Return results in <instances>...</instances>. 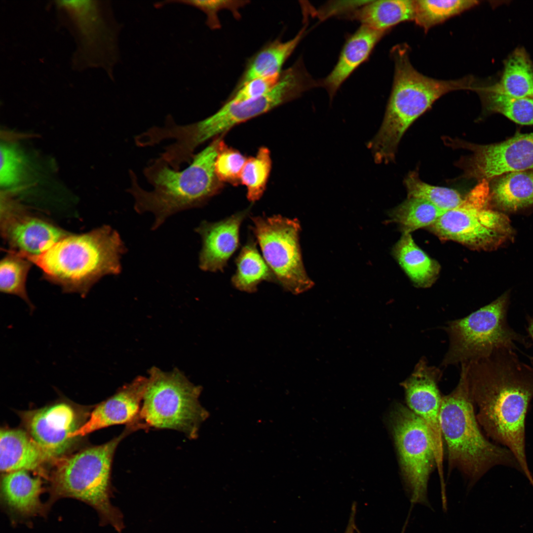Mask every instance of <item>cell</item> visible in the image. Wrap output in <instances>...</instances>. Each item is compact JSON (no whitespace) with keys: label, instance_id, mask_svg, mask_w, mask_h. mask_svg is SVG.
Returning a JSON list of instances; mask_svg holds the SVG:
<instances>
[{"label":"cell","instance_id":"cell-1","mask_svg":"<svg viewBox=\"0 0 533 533\" xmlns=\"http://www.w3.org/2000/svg\"><path fill=\"white\" fill-rule=\"evenodd\" d=\"M468 364L477 420L493 442L509 450L533 486L526 453V419L533 400V366L514 350L502 348Z\"/></svg>","mask_w":533,"mask_h":533},{"label":"cell","instance_id":"cell-2","mask_svg":"<svg viewBox=\"0 0 533 533\" xmlns=\"http://www.w3.org/2000/svg\"><path fill=\"white\" fill-rule=\"evenodd\" d=\"M221 137L195 154L190 165L175 170L160 156L152 159L143 170L151 190L143 189L135 172L129 170L130 187L126 190L134 198L138 213L150 212L154 219L152 229L159 228L170 216L201 207L218 193L223 184L215 172V162Z\"/></svg>","mask_w":533,"mask_h":533},{"label":"cell","instance_id":"cell-3","mask_svg":"<svg viewBox=\"0 0 533 533\" xmlns=\"http://www.w3.org/2000/svg\"><path fill=\"white\" fill-rule=\"evenodd\" d=\"M391 55L394 63L391 94L381 126L368 145L375 161L385 164L394 160L405 132L437 100L451 91L472 90L475 85L470 76L445 80L422 75L412 66L405 44L393 47Z\"/></svg>","mask_w":533,"mask_h":533},{"label":"cell","instance_id":"cell-4","mask_svg":"<svg viewBox=\"0 0 533 533\" xmlns=\"http://www.w3.org/2000/svg\"><path fill=\"white\" fill-rule=\"evenodd\" d=\"M461 367L457 386L442 396L441 403V428L447 446L449 470L457 469L471 485L498 466L521 472L512 453L483 433L470 394L468 364H461Z\"/></svg>","mask_w":533,"mask_h":533},{"label":"cell","instance_id":"cell-5","mask_svg":"<svg viewBox=\"0 0 533 533\" xmlns=\"http://www.w3.org/2000/svg\"><path fill=\"white\" fill-rule=\"evenodd\" d=\"M126 247L119 233L104 225L90 232L66 236L41 255L28 257L64 292L85 296L107 275H118Z\"/></svg>","mask_w":533,"mask_h":533},{"label":"cell","instance_id":"cell-6","mask_svg":"<svg viewBox=\"0 0 533 533\" xmlns=\"http://www.w3.org/2000/svg\"><path fill=\"white\" fill-rule=\"evenodd\" d=\"M140 429L137 423L127 424L118 436L109 441L87 447L55 461L47 478V510L61 498L78 499L96 511L103 525H110L120 532L124 528L122 515L111 501L113 459L119 443Z\"/></svg>","mask_w":533,"mask_h":533},{"label":"cell","instance_id":"cell-7","mask_svg":"<svg viewBox=\"0 0 533 533\" xmlns=\"http://www.w3.org/2000/svg\"><path fill=\"white\" fill-rule=\"evenodd\" d=\"M510 290L462 318L449 321L445 327L449 346L443 366L469 363L490 356L495 350L518 349L516 343L530 348L528 337L511 327L507 322Z\"/></svg>","mask_w":533,"mask_h":533},{"label":"cell","instance_id":"cell-8","mask_svg":"<svg viewBox=\"0 0 533 533\" xmlns=\"http://www.w3.org/2000/svg\"><path fill=\"white\" fill-rule=\"evenodd\" d=\"M148 373L139 419L148 430L173 429L196 438L208 415L198 401L201 387L177 368L165 372L152 367Z\"/></svg>","mask_w":533,"mask_h":533},{"label":"cell","instance_id":"cell-9","mask_svg":"<svg viewBox=\"0 0 533 533\" xmlns=\"http://www.w3.org/2000/svg\"><path fill=\"white\" fill-rule=\"evenodd\" d=\"M488 181L483 180L456 208L445 212L428 227L442 240L471 249L492 251L512 242L515 232L509 218L490 204Z\"/></svg>","mask_w":533,"mask_h":533},{"label":"cell","instance_id":"cell-10","mask_svg":"<svg viewBox=\"0 0 533 533\" xmlns=\"http://www.w3.org/2000/svg\"><path fill=\"white\" fill-rule=\"evenodd\" d=\"M55 5L59 20L76 43L72 67L80 70L102 68L112 77L118 59L119 28L110 4L100 0H57Z\"/></svg>","mask_w":533,"mask_h":533},{"label":"cell","instance_id":"cell-11","mask_svg":"<svg viewBox=\"0 0 533 533\" xmlns=\"http://www.w3.org/2000/svg\"><path fill=\"white\" fill-rule=\"evenodd\" d=\"M252 230L262 256L274 275L277 284L285 291L299 294L314 283L303 262L297 219L280 215L251 217Z\"/></svg>","mask_w":533,"mask_h":533},{"label":"cell","instance_id":"cell-12","mask_svg":"<svg viewBox=\"0 0 533 533\" xmlns=\"http://www.w3.org/2000/svg\"><path fill=\"white\" fill-rule=\"evenodd\" d=\"M389 423L404 482L413 503L426 504L428 479L436 461L431 438L423 421L408 407L396 404Z\"/></svg>","mask_w":533,"mask_h":533},{"label":"cell","instance_id":"cell-13","mask_svg":"<svg viewBox=\"0 0 533 533\" xmlns=\"http://www.w3.org/2000/svg\"><path fill=\"white\" fill-rule=\"evenodd\" d=\"M91 411L61 398L40 408L17 412L24 429L52 463L68 455L79 438L72 437Z\"/></svg>","mask_w":533,"mask_h":533},{"label":"cell","instance_id":"cell-14","mask_svg":"<svg viewBox=\"0 0 533 533\" xmlns=\"http://www.w3.org/2000/svg\"><path fill=\"white\" fill-rule=\"evenodd\" d=\"M451 142L455 143L453 146L472 152L459 162L463 177L466 178L489 181L508 173L533 168V132L517 134L503 142L486 145L458 140Z\"/></svg>","mask_w":533,"mask_h":533},{"label":"cell","instance_id":"cell-15","mask_svg":"<svg viewBox=\"0 0 533 533\" xmlns=\"http://www.w3.org/2000/svg\"><path fill=\"white\" fill-rule=\"evenodd\" d=\"M442 376L438 368L422 358L410 376L400 383L408 408L424 423L433 444L442 493H445L443 472L444 441L440 423L442 396L438 382Z\"/></svg>","mask_w":533,"mask_h":533},{"label":"cell","instance_id":"cell-16","mask_svg":"<svg viewBox=\"0 0 533 533\" xmlns=\"http://www.w3.org/2000/svg\"><path fill=\"white\" fill-rule=\"evenodd\" d=\"M148 378L139 376L119 387L116 392L97 404L89 418L72 437L80 438L96 430L116 424L126 425L139 420Z\"/></svg>","mask_w":533,"mask_h":533},{"label":"cell","instance_id":"cell-17","mask_svg":"<svg viewBox=\"0 0 533 533\" xmlns=\"http://www.w3.org/2000/svg\"><path fill=\"white\" fill-rule=\"evenodd\" d=\"M249 211L248 208L216 222L204 221L195 228L202 241L198 262L202 270L223 271L238 247L240 228Z\"/></svg>","mask_w":533,"mask_h":533},{"label":"cell","instance_id":"cell-18","mask_svg":"<svg viewBox=\"0 0 533 533\" xmlns=\"http://www.w3.org/2000/svg\"><path fill=\"white\" fill-rule=\"evenodd\" d=\"M3 231L15 249L14 252L25 258L41 255L67 236L62 230L42 220L16 215L4 218Z\"/></svg>","mask_w":533,"mask_h":533},{"label":"cell","instance_id":"cell-19","mask_svg":"<svg viewBox=\"0 0 533 533\" xmlns=\"http://www.w3.org/2000/svg\"><path fill=\"white\" fill-rule=\"evenodd\" d=\"M21 470L1 473L0 497L12 513L21 517L44 516L48 510L40 496L44 491L40 475Z\"/></svg>","mask_w":533,"mask_h":533},{"label":"cell","instance_id":"cell-20","mask_svg":"<svg viewBox=\"0 0 533 533\" xmlns=\"http://www.w3.org/2000/svg\"><path fill=\"white\" fill-rule=\"evenodd\" d=\"M51 462L39 445L24 429L1 427L0 470L1 473L25 470L46 477L43 465Z\"/></svg>","mask_w":533,"mask_h":533},{"label":"cell","instance_id":"cell-21","mask_svg":"<svg viewBox=\"0 0 533 533\" xmlns=\"http://www.w3.org/2000/svg\"><path fill=\"white\" fill-rule=\"evenodd\" d=\"M387 31L361 25L348 39L330 73L320 82L333 98L343 82L368 58Z\"/></svg>","mask_w":533,"mask_h":533},{"label":"cell","instance_id":"cell-22","mask_svg":"<svg viewBox=\"0 0 533 533\" xmlns=\"http://www.w3.org/2000/svg\"><path fill=\"white\" fill-rule=\"evenodd\" d=\"M490 204L505 214L533 206V172H510L498 178L490 188Z\"/></svg>","mask_w":533,"mask_h":533},{"label":"cell","instance_id":"cell-23","mask_svg":"<svg viewBox=\"0 0 533 533\" xmlns=\"http://www.w3.org/2000/svg\"><path fill=\"white\" fill-rule=\"evenodd\" d=\"M305 33V27L292 39L283 42L275 39L266 44L252 56L233 91L253 79L279 75L283 64L294 51Z\"/></svg>","mask_w":533,"mask_h":533},{"label":"cell","instance_id":"cell-24","mask_svg":"<svg viewBox=\"0 0 533 533\" xmlns=\"http://www.w3.org/2000/svg\"><path fill=\"white\" fill-rule=\"evenodd\" d=\"M415 12V0H369L344 18L375 29L388 31L401 22L414 20Z\"/></svg>","mask_w":533,"mask_h":533},{"label":"cell","instance_id":"cell-25","mask_svg":"<svg viewBox=\"0 0 533 533\" xmlns=\"http://www.w3.org/2000/svg\"><path fill=\"white\" fill-rule=\"evenodd\" d=\"M500 79L485 86L497 93L533 98V64L525 49L516 48L505 60Z\"/></svg>","mask_w":533,"mask_h":533},{"label":"cell","instance_id":"cell-26","mask_svg":"<svg viewBox=\"0 0 533 533\" xmlns=\"http://www.w3.org/2000/svg\"><path fill=\"white\" fill-rule=\"evenodd\" d=\"M393 253L399 265L418 287H430L438 276L439 264L430 258L415 242L411 233H403Z\"/></svg>","mask_w":533,"mask_h":533},{"label":"cell","instance_id":"cell-27","mask_svg":"<svg viewBox=\"0 0 533 533\" xmlns=\"http://www.w3.org/2000/svg\"><path fill=\"white\" fill-rule=\"evenodd\" d=\"M235 263L236 270L231 278V283L240 291L254 293L258 285L264 281L277 283L274 275L253 239H249L242 248Z\"/></svg>","mask_w":533,"mask_h":533},{"label":"cell","instance_id":"cell-28","mask_svg":"<svg viewBox=\"0 0 533 533\" xmlns=\"http://www.w3.org/2000/svg\"><path fill=\"white\" fill-rule=\"evenodd\" d=\"M473 90L479 94L487 111L503 114L520 124H533V98L508 96L476 85Z\"/></svg>","mask_w":533,"mask_h":533},{"label":"cell","instance_id":"cell-29","mask_svg":"<svg viewBox=\"0 0 533 533\" xmlns=\"http://www.w3.org/2000/svg\"><path fill=\"white\" fill-rule=\"evenodd\" d=\"M445 212L424 199L408 197L391 211L390 216L403 233H410L419 228L429 227Z\"/></svg>","mask_w":533,"mask_h":533},{"label":"cell","instance_id":"cell-30","mask_svg":"<svg viewBox=\"0 0 533 533\" xmlns=\"http://www.w3.org/2000/svg\"><path fill=\"white\" fill-rule=\"evenodd\" d=\"M475 0H415L414 21L427 31L433 26L477 5Z\"/></svg>","mask_w":533,"mask_h":533},{"label":"cell","instance_id":"cell-31","mask_svg":"<svg viewBox=\"0 0 533 533\" xmlns=\"http://www.w3.org/2000/svg\"><path fill=\"white\" fill-rule=\"evenodd\" d=\"M19 254L11 251L0 264V290L1 292L15 295L28 305L31 311L35 306L28 298L26 290V280L30 268L29 260Z\"/></svg>","mask_w":533,"mask_h":533},{"label":"cell","instance_id":"cell-32","mask_svg":"<svg viewBox=\"0 0 533 533\" xmlns=\"http://www.w3.org/2000/svg\"><path fill=\"white\" fill-rule=\"evenodd\" d=\"M408 197L424 199L447 211L458 206L463 197L456 190L432 186L421 181L416 171L410 172L404 180Z\"/></svg>","mask_w":533,"mask_h":533},{"label":"cell","instance_id":"cell-33","mask_svg":"<svg viewBox=\"0 0 533 533\" xmlns=\"http://www.w3.org/2000/svg\"><path fill=\"white\" fill-rule=\"evenodd\" d=\"M271 167L269 150L261 147L255 156L247 159L243 168L241 183L247 188V197L251 202L258 200L266 190Z\"/></svg>","mask_w":533,"mask_h":533},{"label":"cell","instance_id":"cell-34","mask_svg":"<svg viewBox=\"0 0 533 533\" xmlns=\"http://www.w3.org/2000/svg\"><path fill=\"white\" fill-rule=\"evenodd\" d=\"M238 151L227 146L222 140L215 162V172L219 181L237 186L241 183V176L247 160Z\"/></svg>","mask_w":533,"mask_h":533},{"label":"cell","instance_id":"cell-35","mask_svg":"<svg viewBox=\"0 0 533 533\" xmlns=\"http://www.w3.org/2000/svg\"><path fill=\"white\" fill-rule=\"evenodd\" d=\"M248 0H182L157 2L154 4L156 8H160L170 3H177L190 5L203 12L207 16L206 25L212 30L221 28V25L218 13L223 9L231 11L236 19H239L241 15L239 9L248 4Z\"/></svg>","mask_w":533,"mask_h":533},{"label":"cell","instance_id":"cell-36","mask_svg":"<svg viewBox=\"0 0 533 533\" xmlns=\"http://www.w3.org/2000/svg\"><path fill=\"white\" fill-rule=\"evenodd\" d=\"M25 159L15 146L1 143L0 145V183L8 188L20 182L25 170Z\"/></svg>","mask_w":533,"mask_h":533},{"label":"cell","instance_id":"cell-37","mask_svg":"<svg viewBox=\"0 0 533 533\" xmlns=\"http://www.w3.org/2000/svg\"><path fill=\"white\" fill-rule=\"evenodd\" d=\"M281 74L260 77L249 81L238 89L233 91L228 101L239 103L263 96L275 87L279 80Z\"/></svg>","mask_w":533,"mask_h":533},{"label":"cell","instance_id":"cell-38","mask_svg":"<svg viewBox=\"0 0 533 533\" xmlns=\"http://www.w3.org/2000/svg\"><path fill=\"white\" fill-rule=\"evenodd\" d=\"M369 0L331 1L323 5L317 12L321 19L333 16L345 17Z\"/></svg>","mask_w":533,"mask_h":533},{"label":"cell","instance_id":"cell-39","mask_svg":"<svg viewBox=\"0 0 533 533\" xmlns=\"http://www.w3.org/2000/svg\"><path fill=\"white\" fill-rule=\"evenodd\" d=\"M356 513V505L355 503L352 505L351 511L346 530L344 533H354L356 528L355 518Z\"/></svg>","mask_w":533,"mask_h":533},{"label":"cell","instance_id":"cell-40","mask_svg":"<svg viewBox=\"0 0 533 533\" xmlns=\"http://www.w3.org/2000/svg\"><path fill=\"white\" fill-rule=\"evenodd\" d=\"M527 325L526 330L528 334V337L532 341L533 345V314L528 315L526 316Z\"/></svg>","mask_w":533,"mask_h":533}]
</instances>
